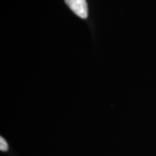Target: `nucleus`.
Masks as SVG:
<instances>
[{
    "label": "nucleus",
    "instance_id": "2",
    "mask_svg": "<svg viewBox=\"0 0 156 156\" xmlns=\"http://www.w3.org/2000/svg\"><path fill=\"white\" fill-rule=\"evenodd\" d=\"M0 150L2 152H6L8 150V144L3 137L0 138Z\"/></svg>",
    "mask_w": 156,
    "mask_h": 156
},
{
    "label": "nucleus",
    "instance_id": "1",
    "mask_svg": "<svg viewBox=\"0 0 156 156\" xmlns=\"http://www.w3.org/2000/svg\"><path fill=\"white\" fill-rule=\"evenodd\" d=\"M71 11L81 18L88 17V5L86 0H65Z\"/></svg>",
    "mask_w": 156,
    "mask_h": 156
}]
</instances>
